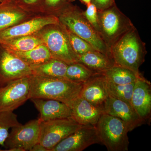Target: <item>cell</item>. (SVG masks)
I'll return each mask as SVG.
<instances>
[{
    "mask_svg": "<svg viewBox=\"0 0 151 151\" xmlns=\"http://www.w3.org/2000/svg\"><path fill=\"white\" fill-rule=\"evenodd\" d=\"M83 83L65 78H53L32 75L30 76L29 100L45 98L58 100L70 107L80 95Z\"/></svg>",
    "mask_w": 151,
    "mask_h": 151,
    "instance_id": "obj_1",
    "label": "cell"
},
{
    "mask_svg": "<svg viewBox=\"0 0 151 151\" xmlns=\"http://www.w3.org/2000/svg\"><path fill=\"white\" fill-rule=\"evenodd\" d=\"M110 52L116 65L140 74L139 68L145 62L147 51L146 44L134 27L113 44Z\"/></svg>",
    "mask_w": 151,
    "mask_h": 151,
    "instance_id": "obj_2",
    "label": "cell"
},
{
    "mask_svg": "<svg viewBox=\"0 0 151 151\" xmlns=\"http://www.w3.org/2000/svg\"><path fill=\"white\" fill-rule=\"evenodd\" d=\"M82 12L78 7L68 3L58 11L56 16L60 24L89 42L96 50L111 57L104 41L85 18Z\"/></svg>",
    "mask_w": 151,
    "mask_h": 151,
    "instance_id": "obj_3",
    "label": "cell"
},
{
    "mask_svg": "<svg viewBox=\"0 0 151 151\" xmlns=\"http://www.w3.org/2000/svg\"><path fill=\"white\" fill-rule=\"evenodd\" d=\"M100 142L109 151H127L129 142L128 128L117 117L103 113L95 125Z\"/></svg>",
    "mask_w": 151,
    "mask_h": 151,
    "instance_id": "obj_4",
    "label": "cell"
},
{
    "mask_svg": "<svg viewBox=\"0 0 151 151\" xmlns=\"http://www.w3.org/2000/svg\"><path fill=\"white\" fill-rule=\"evenodd\" d=\"M98 17L99 34L109 51L113 44L135 27L116 4L107 9L98 11Z\"/></svg>",
    "mask_w": 151,
    "mask_h": 151,
    "instance_id": "obj_5",
    "label": "cell"
},
{
    "mask_svg": "<svg viewBox=\"0 0 151 151\" xmlns=\"http://www.w3.org/2000/svg\"><path fill=\"white\" fill-rule=\"evenodd\" d=\"M34 35L41 40L52 58L61 60L68 65L78 62V55L73 51L60 24L51 25L49 28L42 29Z\"/></svg>",
    "mask_w": 151,
    "mask_h": 151,
    "instance_id": "obj_6",
    "label": "cell"
},
{
    "mask_svg": "<svg viewBox=\"0 0 151 151\" xmlns=\"http://www.w3.org/2000/svg\"><path fill=\"white\" fill-rule=\"evenodd\" d=\"M40 121L31 120L24 125L12 127L5 142L4 147L7 151H30L39 143Z\"/></svg>",
    "mask_w": 151,
    "mask_h": 151,
    "instance_id": "obj_7",
    "label": "cell"
},
{
    "mask_svg": "<svg viewBox=\"0 0 151 151\" xmlns=\"http://www.w3.org/2000/svg\"><path fill=\"white\" fill-rule=\"evenodd\" d=\"M81 126L71 117L40 122L39 143L51 151Z\"/></svg>",
    "mask_w": 151,
    "mask_h": 151,
    "instance_id": "obj_8",
    "label": "cell"
},
{
    "mask_svg": "<svg viewBox=\"0 0 151 151\" xmlns=\"http://www.w3.org/2000/svg\"><path fill=\"white\" fill-rule=\"evenodd\" d=\"M30 76L0 86V112L14 111L29 100Z\"/></svg>",
    "mask_w": 151,
    "mask_h": 151,
    "instance_id": "obj_9",
    "label": "cell"
},
{
    "mask_svg": "<svg viewBox=\"0 0 151 151\" xmlns=\"http://www.w3.org/2000/svg\"><path fill=\"white\" fill-rule=\"evenodd\" d=\"M0 47V86L33 75L30 65L8 50Z\"/></svg>",
    "mask_w": 151,
    "mask_h": 151,
    "instance_id": "obj_10",
    "label": "cell"
},
{
    "mask_svg": "<svg viewBox=\"0 0 151 151\" xmlns=\"http://www.w3.org/2000/svg\"><path fill=\"white\" fill-rule=\"evenodd\" d=\"M96 144H100L96 127L92 125H82L51 151H81Z\"/></svg>",
    "mask_w": 151,
    "mask_h": 151,
    "instance_id": "obj_11",
    "label": "cell"
},
{
    "mask_svg": "<svg viewBox=\"0 0 151 151\" xmlns=\"http://www.w3.org/2000/svg\"><path fill=\"white\" fill-rule=\"evenodd\" d=\"M103 112L122 120L129 132L146 122L139 116L131 103L109 96L103 106Z\"/></svg>",
    "mask_w": 151,
    "mask_h": 151,
    "instance_id": "obj_12",
    "label": "cell"
},
{
    "mask_svg": "<svg viewBox=\"0 0 151 151\" xmlns=\"http://www.w3.org/2000/svg\"><path fill=\"white\" fill-rule=\"evenodd\" d=\"M59 23L56 16L38 17L0 31V40L18 37L34 35L47 26Z\"/></svg>",
    "mask_w": 151,
    "mask_h": 151,
    "instance_id": "obj_13",
    "label": "cell"
},
{
    "mask_svg": "<svg viewBox=\"0 0 151 151\" xmlns=\"http://www.w3.org/2000/svg\"><path fill=\"white\" fill-rule=\"evenodd\" d=\"M151 86L150 82L141 75L135 82L131 101L135 111L146 123L151 119Z\"/></svg>",
    "mask_w": 151,
    "mask_h": 151,
    "instance_id": "obj_14",
    "label": "cell"
},
{
    "mask_svg": "<svg viewBox=\"0 0 151 151\" xmlns=\"http://www.w3.org/2000/svg\"><path fill=\"white\" fill-rule=\"evenodd\" d=\"M80 96L92 105L103 110L105 101L109 96L104 74L94 73L84 82Z\"/></svg>",
    "mask_w": 151,
    "mask_h": 151,
    "instance_id": "obj_15",
    "label": "cell"
},
{
    "mask_svg": "<svg viewBox=\"0 0 151 151\" xmlns=\"http://www.w3.org/2000/svg\"><path fill=\"white\" fill-rule=\"evenodd\" d=\"M40 113V122L71 117V110L67 104L58 100L45 98L30 99Z\"/></svg>",
    "mask_w": 151,
    "mask_h": 151,
    "instance_id": "obj_16",
    "label": "cell"
},
{
    "mask_svg": "<svg viewBox=\"0 0 151 151\" xmlns=\"http://www.w3.org/2000/svg\"><path fill=\"white\" fill-rule=\"evenodd\" d=\"M71 118L81 125L95 126L104 113L103 109L92 105L79 95L71 105Z\"/></svg>",
    "mask_w": 151,
    "mask_h": 151,
    "instance_id": "obj_17",
    "label": "cell"
},
{
    "mask_svg": "<svg viewBox=\"0 0 151 151\" xmlns=\"http://www.w3.org/2000/svg\"><path fill=\"white\" fill-rule=\"evenodd\" d=\"M78 56V62L84 64L94 73H105L115 65L112 58L96 50Z\"/></svg>",
    "mask_w": 151,
    "mask_h": 151,
    "instance_id": "obj_18",
    "label": "cell"
},
{
    "mask_svg": "<svg viewBox=\"0 0 151 151\" xmlns=\"http://www.w3.org/2000/svg\"><path fill=\"white\" fill-rule=\"evenodd\" d=\"M68 64L59 60L51 58L39 65L31 66L33 75L47 78H65Z\"/></svg>",
    "mask_w": 151,
    "mask_h": 151,
    "instance_id": "obj_19",
    "label": "cell"
},
{
    "mask_svg": "<svg viewBox=\"0 0 151 151\" xmlns=\"http://www.w3.org/2000/svg\"><path fill=\"white\" fill-rule=\"evenodd\" d=\"M26 14L12 1L0 6V31L17 24L25 18Z\"/></svg>",
    "mask_w": 151,
    "mask_h": 151,
    "instance_id": "obj_20",
    "label": "cell"
},
{
    "mask_svg": "<svg viewBox=\"0 0 151 151\" xmlns=\"http://www.w3.org/2000/svg\"><path fill=\"white\" fill-rule=\"evenodd\" d=\"M43 44L35 35L18 37L0 40V46L10 51L25 52Z\"/></svg>",
    "mask_w": 151,
    "mask_h": 151,
    "instance_id": "obj_21",
    "label": "cell"
},
{
    "mask_svg": "<svg viewBox=\"0 0 151 151\" xmlns=\"http://www.w3.org/2000/svg\"><path fill=\"white\" fill-rule=\"evenodd\" d=\"M10 52L30 66L41 64L52 58L48 49L43 44L27 51Z\"/></svg>",
    "mask_w": 151,
    "mask_h": 151,
    "instance_id": "obj_22",
    "label": "cell"
},
{
    "mask_svg": "<svg viewBox=\"0 0 151 151\" xmlns=\"http://www.w3.org/2000/svg\"><path fill=\"white\" fill-rule=\"evenodd\" d=\"M108 81L119 85L135 83L142 74H137L126 68L115 64L103 73Z\"/></svg>",
    "mask_w": 151,
    "mask_h": 151,
    "instance_id": "obj_23",
    "label": "cell"
},
{
    "mask_svg": "<svg viewBox=\"0 0 151 151\" xmlns=\"http://www.w3.org/2000/svg\"><path fill=\"white\" fill-rule=\"evenodd\" d=\"M94 73L84 64L74 63L68 65L65 78L76 83H84Z\"/></svg>",
    "mask_w": 151,
    "mask_h": 151,
    "instance_id": "obj_24",
    "label": "cell"
},
{
    "mask_svg": "<svg viewBox=\"0 0 151 151\" xmlns=\"http://www.w3.org/2000/svg\"><path fill=\"white\" fill-rule=\"evenodd\" d=\"M20 124L14 111L0 112V145L4 146L10 129Z\"/></svg>",
    "mask_w": 151,
    "mask_h": 151,
    "instance_id": "obj_25",
    "label": "cell"
},
{
    "mask_svg": "<svg viewBox=\"0 0 151 151\" xmlns=\"http://www.w3.org/2000/svg\"><path fill=\"white\" fill-rule=\"evenodd\" d=\"M135 83L119 85L114 84L106 78V86L109 96L130 103Z\"/></svg>",
    "mask_w": 151,
    "mask_h": 151,
    "instance_id": "obj_26",
    "label": "cell"
},
{
    "mask_svg": "<svg viewBox=\"0 0 151 151\" xmlns=\"http://www.w3.org/2000/svg\"><path fill=\"white\" fill-rule=\"evenodd\" d=\"M60 24L65 31L73 51L77 55H81L96 50L89 42L71 32L63 25Z\"/></svg>",
    "mask_w": 151,
    "mask_h": 151,
    "instance_id": "obj_27",
    "label": "cell"
},
{
    "mask_svg": "<svg viewBox=\"0 0 151 151\" xmlns=\"http://www.w3.org/2000/svg\"><path fill=\"white\" fill-rule=\"evenodd\" d=\"M86 7V10L82 12L83 15L92 27L99 34L98 10L97 8L92 3Z\"/></svg>",
    "mask_w": 151,
    "mask_h": 151,
    "instance_id": "obj_28",
    "label": "cell"
},
{
    "mask_svg": "<svg viewBox=\"0 0 151 151\" xmlns=\"http://www.w3.org/2000/svg\"><path fill=\"white\" fill-rule=\"evenodd\" d=\"M12 2L22 9L32 8L44 4V0H12Z\"/></svg>",
    "mask_w": 151,
    "mask_h": 151,
    "instance_id": "obj_29",
    "label": "cell"
},
{
    "mask_svg": "<svg viewBox=\"0 0 151 151\" xmlns=\"http://www.w3.org/2000/svg\"><path fill=\"white\" fill-rule=\"evenodd\" d=\"M68 3L67 0H44V6L57 12Z\"/></svg>",
    "mask_w": 151,
    "mask_h": 151,
    "instance_id": "obj_30",
    "label": "cell"
},
{
    "mask_svg": "<svg viewBox=\"0 0 151 151\" xmlns=\"http://www.w3.org/2000/svg\"><path fill=\"white\" fill-rule=\"evenodd\" d=\"M91 3L96 7L98 11L107 9L116 5L115 0H91Z\"/></svg>",
    "mask_w": 151,
    "mask_h": 151,
    "instance_id": "obj_31",
    "label": "cell"
},
{
    "mask_svg": "<svg viewBox=\"0 0 151 151\" xmlns=\"http://www.w3.org/2000/svg\"><path fill=\"white\" fill-rule=\"evenodd\" d=\"M30 151H49L48 150H47L45 147H44L43 145L40 144V143H38L37 144L35 145L33 147H32V148L31 149Z\"/></svg>",
    "mask_w": 151,
    "mask_h": 151,
    "instance_id": "obj_32",
    "label": "cell"
},
{
    "mask_svg": "<svg viewBox=\"0 0 151 151\" xmlns=\"http://www.w3.org/2000/svg\"><path fill=\"white\" fill-rule=\"evenodd\" d=\"M80 1L86 6L91 4V0H80Z\"/></svg>",
    "mask_w": 151,
    "mask_h": 151,
    "instance_id": "obj_33",
    "label": "cell"
},
{
    "mask_svg": "<svg viewBox=\"0 0 151 151\" xmlns=\"http://www.w3.org/2000/svg\"><path fill=\"white\" fill-rule=\"evenodd\" d=\"M8 2H10L8 1V0H0V6Z\"/></svg>",
    "mask_w": 151,
    "mask_h": 151,
    "instance_id": "obj_34",
    "label": "cell"
},
{
    "mask_svg": "<svg viewBox=\"0 0 151 151\" xmlns=\"http://www.w3.org/2000/svg\"><path fill=\"white\" fill-rule=\"evenodd\" d=\"M67 1L68 2L70 3L71 2L73 1H75V0H67Z\"/></svg>",
    "mask_w": 151,
    "mask_h": 151,
    "instance_id": "obj_35",
    "label": "cell"
},
{
    "mask_svg": "<svg viewBox=\"0 0 151 151\" xmlns=\"http://www.w3.org/2000/svg\"><path fill=\"white\" fill-rule=\"evenodd\" d=\"M8 1L9 2H12V0H8Z\"/></svg>",
    "mask_w": 151,
    "mask_h": 151,
    "instance_id": "obj_36",
    "label": "cell"
}]
</instances>
